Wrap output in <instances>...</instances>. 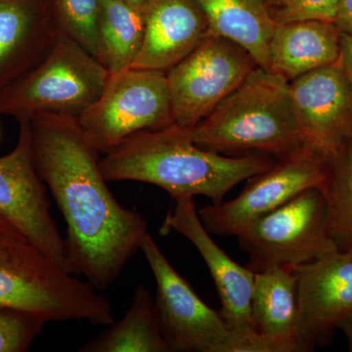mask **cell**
Masks as SVG:
<instances>
[{"mask_svg": "<svg viewBox=\"0 0 352 352\" xmlns=\"http://www.w3.org/2000/svg\"><path fill=\"white\" fill-rule=\"evenodd\" d=\"M27 120L36 168L66 221L68 271L105 291L140 250L147 223L113 197L99 152L76 119L38 113Z\"/></svg>", "mask_w": 352, "mask_h": 352, "instance_id": "obj_1", "label": "cell"}, {"mask_svg": "<svg viewBox=\"0 0 352 352\" xmlns=\"http://www.w3.org/2000/svg\"><path fill=\"white\" fill-rule=\"evenodd\" d=\"M274 164L263 154L228 156L204 149L175 124L134 134L100 159L109 182L148 183L166 190L173 199L205 196L214 204Z\"/></svg>", "mask_w": 352, "mask_h": 352, "instance_id": "obj_2", "label": "cell"}, {"mask_svg": "<svg viewBox=\"0 0 352 352\" xmlns=\"http://www.w3.org/2000/svg\"><path fill=\"white\" fill-rule=\"evenodd\" d=\"M186 131L196 145L228 156L258 152L280 160L303 146L289 82L261 67Z\"/></svg>", "mask_w": 352, "mask_h": 352, "instance_id": "obj_3", "label": "cell"}, {"mask_svg": "<svg viewBox=\"0 0 352 352\" xmlns=\"http://www.w3.org/2000/svg\"><path fill=\"white\" fill-rule=\"evenodd\" d=\"M0 307L50 321L115 322L105 296L76 278L0 217Z\"/></svg>", "mask_w": 352, "mask_h": 352, "instance_id": "obj_4", "label": "cell"}, {"mask_svg": "<svg viewBox=\"0 0 352 352\" xmlns=\"http://www.w3.org/2000/svg\"><path fill=\"white\" fill-rule=\"evenodd\" d=\"M110 78L105 65L61 32L43 61L0 94V116L78 119L98 100Z\"/></svg>", "mask_w": 352, "mask_h": 352, "instance_id": "obj_5", "label": "cell"}, {"mask_svg": "<svg viewBox=\"0 0 352 352\" xmlns=\"http://www.w3.org/2000/svg\"><path fill=\"white\" fill-rule=\"evenodd\" d=\"M76 120L104 155L139 132L173 126L166 72L131 68L111 75L98 100Z\"/></svg>", "mask_w": 352, "mask_h": 352, "instance_id": "obj_6", "label": "cell"}, {"mask_svg": "<svg viewBox=\"0 0 352 352\" xmlns=\"http://www.w3.org/2000/svg\"><path fill=\"white\" fill-rule=\"evenodd\" d=\"M237 237L249 256L245 266L254 272L302 265L338 251L329 234L325 198L319 188L305 190L254 220Z\"/></svg>", "mask_w": 352, "mask_h": 352, "instance_id": "obj_7", "label": "cell"}, {"mask_svg": "<svg viewBox=\"0 0 352 352\" xmlns=\"http://www.w3.org/2000/svg\"><path fill=\"white\" fill-rule=\"evenodd\" d=\"M256 67L239 44L208 34L188 56L166 72L175 124L184 129L196 126Z\"/></svg>", "mask_w": 352, "mask_h": 352, "instance_id": "obj_8", "label": "cell"}, {"mask_svg": "<svg viewBox=\"0 0 352 352\" xmlns=\"http://www.w3.org/2000/svg\"><path fill=\"white\" fill-rule=\"evenodd\" d=\"M325 177L323 157L303 145L278 160L270 170L249 178L245 188L233 200L206 206L198 210L208 232L236 236L254 220L272 212L309 188H321Z\"/></svg>", "mask_w": 352, "mask_h": 352, "instance_id": "obj_9", "label": "cell"}, {"mask_svg": "<svg viewBox=\"0 0 352 352\" xmlns=\"http://www.w3.org/2000/svg\"><path fill=\"white\" fill-rule=\"evenodd\" d=\"M140 250L156 282L155 310L170 351L217 352L229 332L220 311L201 300L149 233L141 241Z\"/></svg>", "mask_w": 352, "mask_h": 352, "instance_id": "obj_10", "label": "cell"}, {"mask_svg": "<svg viewBox=\"0 0 352 352\" xmlns=\"http://www.w3.org/2000/svg\"><path fill=\"white\" fill-rule=\"evenodd\" d=\"M18 122L17 144L0 157V217L68 271L65 240L51 214L47 187L34 163L29 120Z\"/></svg>", "mask_w": 352, "mask_h": 352, "instance_id": "obj_11", "label": "cell"}, {"mask_svg": "<svg viewBox=\"0 0 352 352\" xmlns=\"http://www.w3.org/2000/svg\"><path fill=\"white\" fill-rule=\"evenodd\" d=\"M298 283L296 337L303 351L327 346L352 314V252L335 251L294 266Z\"/></svg>", "mask_w": 352, "mask_h": 352, "instance_id": "obj_12", "label": "cell"}, {"mask_svg": "<svg viewBox=\"0 0 352 352\" xmlns=\"http://www.w3.org/2000/svg\"><path fill=\"white\" fill-rule=\"evenodd\" d=\"M302 144L320 155L352 140V82L339 63L289 82Z\"/></svg>", "mask_w": 352, "mask_h": 352, "instance_id": "obj_13", "label": "cell"}, {"mask_svg": "<svg viewBox=\"0 0 352 352\" xmlns=\"http://www.w3.org/2000/svg\"><path fill=\"white\" fill-rule=\"evenodd\" d=\"M175 206L166 214L162 234L175 232L191 242L207 264L219 293L221 309L229 332L254 328L252 319V294L254 272L233 261L210 237L196 208L194 197L173 199Z\"/></svg>", "mask_w": 352, "mask_h": 352, "instance_id": "obj_14", "label": "cell"}, {"mask_svg": "<svg viewBox=\"0 0 352 352\" xmlns=\"http://www.w3.org/2000/svg\"><path fill=\"white\" fill-rule=\"evenodd\" d=\"M61 32L50 0H0V94L43 61Z\"/></svg>", "mask_w": 352, "mask_h": 352, "instance_id": "obj_15", "label": "cell"}, {"mask_svg": "<svg viewBox=\"0 0 352 352\" xmlns=\"http://www.w3.org/2000/svg\"><path fill=\"white\" fill-rule=\"evenodd\" d=\"M210 34L195 0H149L142 44L131 68L168 72Z\"/></svg>", "mask_w": 352, "mask_h": 352, "instance_id": "obj_16", "label": "cell"}, {"mask_svg": "<svg viewBox=\"0 0 352 352\" xmlns=\"http://www.w3.org/2000/svg\"><path fill=\"white\" fill-rule=\"evenodd\" d=\"M340 34L333 22L278 23L270 43V71L289 82L314 69L338 63Z\"/></svg>", "mask_w": 352, "mask_h": 352, "instance_id": "obj_17", "label": "cell"}, {"mask_svg": "<svg viewBox=\"0 0 352 352\" xmlns=\"http://www.w3.org/2000/svg\"><path fill=\"white\" fill-rule=\"evenodd\" d=\"M208 21L210 34L245 48L258 67L270 71V43L274 16L264 0H195Z\"/></svg>", "mask_w": 352, "mask_h": 352, "instance_id": "obj_18", "label": "cell"}, {"mask_svg": "<svg viewBox=\"0 0 352 352\" xmlns=\"http://www.w3.org/2000/svg\"><path fill=\"white\" fill-rule=\"evenodd\" d=\"M251 310L259 332L298 339V283L293 267L274 266L254 272Z\"/></svg>", "mask_w": 352, "mask_h": 352, "instance_id": "obj_19", "label": "cell"}, {"mask_svg": "<svg viewBox=\"0 0 352 352\" xmlns=\"http://www.w3.org/2000/svg\"><path fill=\"white\" fill-rule=\"evenodd\" d=\"M80 352H170L157 321L154 300L143 285L117 323L78 349Z\"/></svg>", "mask_w": 352, "mask_h": 352, "instance_id": "obj_20", "label": "cell"}, {"mask_svg": "<svg viewBox=\"0 0 352 352\" xmlns=\"http://www.w3.org/2000/svg\"><path fill=\"white\" fill-rule=\"evenodd\" d=\"M99 43L102 63L111 75L131 69L142 44L145 6L122 0H99Z\"/></svg>", "mask_w": 352, "mask_h": 352, "instance_id": "obj_21", "label": "cell"}, {"mask_svg": "<svg viewBox=\"0 0 352 352\" xmlns=\"http://www.w3.org/2000/svg\"><path fill=\"white\" fill-rule=\"evenodd\" d=\"M321 156L329 234L339 251L352 252V140Z\"/></svg>", "mask_w": 352, "mask_h": 352, "instance_id": "obj_22", "label": "cell"}, {"mask_svg": "<svg viewBox=\"0 0 352 352\" xmlns=\"http://www.w3.org/2000/svg\"><path fill=\"white\" fill-rule=\"evenodd\" d=\"M50 2L61 32L82 44L102 63L98 36L99 0H50Z\"/></svg>", "mask_w": 352, "mask_h": 352, "instance_id": "obj_23", "label": "cell"}, {"mask_svg": "<svg viewBox=\"0 0 352 352\" xmlns=\"http://www.w3.org/2000/svg\"><path fill=\"white\" fill-rule=\"evenodd\" d=\"M47 321L38 315L0 307V352H25Z\"/></svg>", "mask_w": 352, "mask_h": 352, "instance_id": "obj_24", "label": "cell"}, {"mask_svg": "<svg viewBox=\"0 0 352 352\" xmlns=\"http://www.w3.org/2000/svg\"><path fill=\"white\" fill-rule=\"evenodd\" d=\"M296 338L278 337L256 329L228 332L217 352H302Z\"/></svg>", "mask_w": 352, "mask_h": 352, "instance_id": "obj_25", "label": "cell"}, {"mask_svg": "<svg viewBox=\"0 0 352 352\" xmlns=\"http://www.w3.org/2000/svg\"><path fill=\"white\" fill-rule=\"evenodd\" d=\"M340 0H289L274 16L275 22L296 20L335 21Z\"/></svg>", "mask_w": 352, "mask_h": 352, "instance_id": "obj_26", "label": "cell"}, {"mask_svg": "<svg viewBox=\"0 0 352 352\" xmlns=\"http://www.w3.org/2000/svg\"><path fill=\"white\" fill-rule=\"evenodd\" d=\"M333 23L340 32L352 36V0H340Z\"/></svg>", "mask_w": 352, "mask_h": 352, "instance_id": "obj_27", "label": "cell"}, {"mask_svg": "<svg viewBox=\"0 0 352 352\" xmlns=\"http://www.w3.org/2000/svg\"><path fill=\"white\" fill-rule=\"evenodd\" d=\"M338 63L352 82V36L344 32L340 34V51Z\"/></svg>", "mask_w": 352, "mask_h": 352, "instance_id": "obj_28", "label": "cell"}, {"mask_svg": "<svg viewBox=\"0 0 352 352\" xmlns=\"http://www.w3.org/2000/svg\"><path fill=\"white\" fill-rule=\"evenodd\" d=\"M339 329H340V330L344 332V336H346L347 342H349V351L352 352V314H349V316L342 321Z\"/></svg>", "mask_w": 352, "mask_h": 352, "instance_id": "obj_29", "label": "cell"}, {"mask_svg": "<svg viewBox=\"0 0 352 352\" xmlns=\"http://www.w3.org/2000/svg\"><path fill=\"white\" fill-rule=\"evenodd\" d=\"M266 4H270V6H275L278 7V9L283 7L289 0H264Z\"/></svg>", "mask_w": 352, "mask_h": 352, "instance_id": "obj_30", "label": "cell"}, {"mask_svg": "<svg viewBox=\"0 0 352 352\" xmlns=\"http://www.w3.org/2000/svg\"><path fill=\"white\" fill-rule=\"evenodd\" d=\"M122 1L132 4V6H145L149 0H122Z\"/></svg>", "mask_w": 352, "mask_h": 352, "instance_id": "obj_31", "label": "cell"}]
</instances>
